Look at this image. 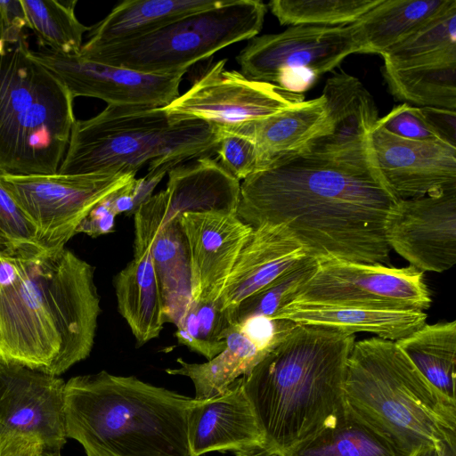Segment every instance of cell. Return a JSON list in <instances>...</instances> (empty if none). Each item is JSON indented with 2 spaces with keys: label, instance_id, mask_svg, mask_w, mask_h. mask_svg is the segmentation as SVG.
Wrapping results in <instances>:
<instances>
[{
  "label": "cell",
  "instance_id": "36",
  "mask_svg": "<svg viewBox=\"0 0 456 456\" xmlns=\"http://www.w3.org/2000/svg\"><path fill=\"white\" fill-rule=\"evenodd\" d=\"M175 326V337L179 344L210 360L224 349V338L231 324L217 300L191 299L187 312Z\"/></svg>",
  "mask_w": 456,
  "mask_h": 456
},
{
  "label": "cell",
  "instance_id": "28",
  "mask_svg": "<svg viewBox=\"0 0 456 456\" xmlns=\"http://www.w3.org/2000/svg\"><path fill=\"white\" fill-rule=\"evenodd\" d=\"M411 453L346 407V413L334 426L278 456H410Z\"/></svg>",
  "mask_w": 456,
  "mask_h": 456
},
{
  "label": "cell",
  "instance_id": "37",
  "mask_svg": "<svg viewBox=\"0 0 456 456\" xmlns=\"http://www.w3.org/2000/svg\"><path fill=\"white\" fill-rule=\"evenodd\" d=\"M0 242L12 251H44L37 240L35 225L0 186Z\"/></svg>",
  "mask_w": 456,
  "mask_h": 456
},
{
  "label": "cell",
  "instance_id": "20",
  "mask_svg": "<svg viewBox=\"0 0 456 456\" xmlns=\"http://www.w3.org/2000/svg\"><path fill=\"white\" fill-rule=\"evenodd\" d=\"M305 256L285 224H264L253 228L217 300L221 309L236 306Z\"/></svg>",
  "mask_w": 456,
  "mask_h": 456
},
{
  "label": "cell",
  "instance_id": "3",
  "mask_svg": "<svg viewBox=\"0 0 456 456\" xmlns=\"http://www.w3.org/2000/svg\"><path fill=\"white\" fill-rule=\"evenodd\" d=\"M354 342V334L296 323L242 377L263 436V456H278L345 416V379Z\"/></svg>",
  "mask_w": 456,
  "mask_h": 456
},
{
  "label": "cell",
  "instance_id": "16",
  "mask_svg": "<svg viewBox=\"0 0 456 456\" xmlns=\"http://www.w3.org/2000/svg\"><path fill=\"white\" fill-rule=\"evenodd\" d=\"M66 382L0 358V431L38 437L45 451L61 452L67 443Z\"/></svg>",
  "mask_w": 456,
  "mask_h": 456
},
{
  "label": "cell",
  "instance_id": "5",
  "mask_svg": "<svg viewBox=\"0 0 456 456\" xmlns=\"http://www.w3.org/2000/svg\"><path fill=\"white\" fill-rule=\"evenodd\" d=\"M346 407L410 452L456 441V403L436 389L395 341H355L344 386Z\"/></svg>",
  "mask_w": 456,
  "mask_h": 456
},
{
  "label": "cell",
  "instance_id": "33",
  "mask_svg": "<svg viewBox=\"0 0 456 456\" xmlns=\"http://www.w3.org/2000/svg\"><path fill=\"white\" fill-rule=\"evenodd\" d=\"M27 26L39 44L61 53H79L83 35L90 27L76 16V0H20Z\"/></svg>",
  "mask_w": 456,
  "mask_h": 456
},
{
  "label": "cell",
  "instance_id": "22",
  "mask_svg": "<svg viewBox=\"0 0 456 456\" xmlns=\"http://www.w3.org/2000/svg\"><path fill=\"white\" fill-rule=\"evenodd\" d=\"M427 317L423 311L291 302L273 320L322 326L354 335L371 333L383 339L396 341L422 327Z\"/></svg>",
  "mask_w": 456,
  "mask_h": 456
},
{
  "label": "cell",
  "instance_id": "39",
  "mask_svg": "<svg viewBox=\"0 0 456 456\" xmlns=\"http://www.w3.org/2000/svg\"><path fill=\"white\" fill-rule=\"evenodd\" d=\"M376 126L393 135L403 139L439 140L425 123L420 115L419 108L408 103L395 106L387 115L379 118Z\"/></svg>",
  "mask_w": 456,
  "mask_h": 456
},
{
  "label": "cell",
  "instance_id": "2",
  "mask_svg": "<svg viewBox=\"0 0 456 456\" xmlns=\"http://www.w3.org/2000/svg\"><path fill=\"white\" fill-rule=\"evenodd\" d=\"M100 296L94 267L69 249L0 247V358L60 376L93 349Z\"/></svg>",
  "mask_w": 456,
  "mask_h": 456
},
{
  "label": "cell",
  "instance_id": "19",
  "mask_svg": "<svg viewBox=\"0 0 456 456\" xmlns=\"http://www.w3.org/2000/svg\"><path fill=\"white\" fill-rule=\"evenodd\" d=\"M189 456L232 452L235 456H263V436L242 377L223 394L194 402L187 421Z\"/></svg>",
  "mask_w": 456,
  "mask_h": 456
},
{
  "label": "cell",
  "instance_id": "42",
  "mask_svg": "<svg viewBox=\"0 0 456 456\" xmlns=\"http://www.w3.org/2000/svg\"><path fill=\"white\" fill-rule=\"evenodd\" d=\"M42 441L31 435L0 431V456H42Z\"/></svg>",
  "mask_w": 456,
  "mask_h": 456
},
{
  "label": "cell",
  "instance_id": "11",
  "mask_svg": "<svg viewBox=\"0 0 456 456\" xmlns=\"http://www.w3.org/2000/svg\"><path fill=\"white\" fill-rule=\"evenodd\" d=\"M423 273L411 265L322 259L292 302L424 312L431 294Z\"/></svg>",
  "mask_w": 456,
  "mask_h": 456
},
{
  "label": "cell",
  "instance_id": "7",
  "mask_svg": "<svg viewBox=\"0 0 456 456\" xmlns=\"http://www.w3.org/2000/svg\"><path fill=\"white\" fill-rule=\"evenodd\" d=\"M74 98L29 56L26 37L0 53V174H55L76 121Z\"/></svg>",
  "mask_w": 456,
  "mask_h": 456
},
{
  "label": "cell",
  "instance_id": "32",
  "mask_svg": "<svg viewBox=\"0 0 456 456\" xmlns=\"http://www.w3.org/2000/svg\"><path fill=\"white\" fill-rule=\"evenodd\" d=\"M381 56L393 69L456 63V4Z\"/></svg>",
  "mask_w": 456,
  "mask_h": 456
},
{
  "label": "cell",
  "instance_id": "6",
  "mask_svg": "<svg viewBox=\"0 0 456 456\" xmlns=\"http://www.w3.org/2000/svg\"><path fill=\"white\" fill-rule=\"evenodd\" d=\"M219 135L208 123L175 120L162 108L107 105L99 114L76 120L57 173L168 172L192 159L215 154Z\"/></svg>",
  "mask_w": 456,
  "mask_h": 456
},
{
  "label": "cell",
  "instance_id": "47",
  "mask_svg": "<svg viewBox=\"0 0 456 456\" xmlns=\"http://www.w3.org/2000/svg\"><path fill=\"white\" fill-rule=\"evenodd\" d=\"M42 456H61V452L45 451Z\"/></svg>",
  "mask_w": 456,
  "mask_h": 456
},
{
  "label": "cell",
  "instance_id": "4",
  "mask_svg": "<svg viewBox=\"0 0 456 456\" xmlns=\"http://www.w3.org/2000/svg\"><path fill=\"white\" fill-rule=\"evenodd\" d=\"M193 402L134 376H76L65 384L66 435L86 456H189Z\"/></svg>",
  "mask_w": 456,
  "mask_h": 456
},
{
  "label": "cell",
  "instance_id": "45",
  "mask_svg": "<svg viewBox=\"0 0 456 456\" xmlns=\"http://www.w3.org/2000/svg\"><path fill=\"white\" fill-rule=\"evenodd\" d=\"M410 456H440V454L436 444L419 447L413 451Z\"/></svg>",
  "mask_w": 456,
  "mask_h": 456
},
{
  "label": "cell",
  "instance_id": "12",
  "mask_svg": "<svg viewBox=\"0 0 456 456\" xmlns=\"http://www.w3.org/2000/svg\"><path fill=\"white\" fill-rule=\"evenodd\" d=\"M226 61L213 64L189 90L162 109L175 120H202L218 133L305 101L303 94L228 70Z\"/></svg>",
  "mask_w": 456,
  "mask_h": 456
},
{
  "label": "cell",
  "instance_id": "25",
  "mask_svg": "<svg viewBox=\"0 0 456 456\" xmlns=\"http://www.w3.org/2000/svg\"><path fill=\"white\" fill-rule=\"evenodd\" d=\"M455 4L456 0H381L355 21L362 40L360 53L383 55Z\"/></svg>",
  "mask_w": 456,
  "mask_h": 456
},
{
  "label": "cell",
  "instance_id": "10",
  "mask_svg": "<svg viewBox=\"0 0 456 456\" xmlns=\"http://www.w3.org/2000/svg\"><path fill=\"white\" fill-rule=\"evenodd\" d=\"M135 175L125 173L3 175L0 186L29 218L45 251L65 248L101 200Z\"/></svg>",
  "mask_w": 456,
  "mask_h": 456
},
{
  "label": "cell",
  "instance_id": "18",
  "mask_svg": "<svg viewBox=\"0 0 456 456\" xmlns=\"http://www.w3.org/2000/svg\"><path fill=\"white\" fill-rule=\"evenodd\" d=\"M370 140L379 169L400 200L456 191V147L400 138L376 125Z\"/></svg>",
  "mask_w": 456,
  "mask_h": 456
},
{
  "label": "cell",
  "instance_id": "15",
  "mask_svg": "<svg viewBox=\"0 0 456 456\" xmlns=\"http://www.w3.org/2000/svg\"><path fill=\"white\" fill-rule=\"evenodd\" d=\"M394 249L421 272L442 273L456 263V191L400 200L385 224Z\"/></svg>",
  "mask_w": 456,
  "mask_h": 456
},
{
  "label": "cell",
  "instance_id": "35",
  "mask_svg": "<svg viewBox=\"0 0 456 456\" xmlns=\"http://www.w3.org/2000/svg\"><path fill=\"white\" fill-rule=\"evenodd\" d=\"M381 0H273L281 25L344 26L355 22Z\"/></svg>",
  "mask_w": 456,
  "mask_h": 456
},
{
  "label": "cell",
  "instance_id": "17",
  "mask_svg": "<svg viewBox=\"0 0 456 456\" xmlns=\"http://www.w3.org/2000/svg\"><path fill=\"white\" fill-rule=\"evenodd\" d=\"M178 221L188 247L191 299L216 302L253 228L235 213L189 212Z\"/></svg>",
  "mask_w": 456,
  "mask_h": 456
},
{
  "label": "cell",
  "instance_id": "21",
  "mask_svg": "<svg viewBox=\"0 0 456 456\" xmlns=\"http://www.w3.org/2000/svg\"><path fill=\"white\" fill-rule=\"evenodd\" d=\"M226 132L241 134L254 142L260 171L305 151L315 140L329 134L325 100L322 95L305 100L281 112L246 122Z\"/></svg>",
  "mask_w": 456,
  "mask_h": 456
},
{
  "label": "cell",
  "instance_id": "30",
  "mask_svg": "<svg viewBox=\"0 0 456 456\" xmlns=\"http://www.w3.org/2000/svg\"><path fill=\"white\" fill-rule=\"evenodd\" d=\"M420 374L444 396L456 403V322L424 324L395 341Z\"/></svg>",
  "mask_w": 456,
  "mask_h": 456
},
{
  "label": "cell",
  "instance_id": "14",
  "mask_svg": "<svg viewBox=\"0 0 456 456\" xmlns=\"http://www.w3.org/2000/svg\"><path fill=\"white\" fill-rule=\"evenodd\" d=\"M29 56L50 71L72 97L102 100L108 105L162 108L179 96L185 73L156 75L96 62L77 54L49 49Z\"/></svg>",
  "mask_w": 456,
  "mask_h": 456
},
{
  "label": "cell",
  "instance_id": "9",
  "mask_svg": "<svg viewBox=\"0 0 456 456\" xmlns=\"http://www.w3.org/2000/svg\"><path fill=\"white\" fill-rule=\"evenodd\" d=\"M362 40L355 22L340 26L295 25L256 36L236 57L248 78L302 94L318 77L333 70Z\"/></svg>",
  "mask_w": 456,
  "mask_h": 456
},
{
  "label": "cell",
  "instance_id": "34",
  "mask_svg": "<svg viewBox=\"0 0 456 456\" xmlns=\"http://www.w3.org/2000/svg\"><path fill=\"white\" fill-rule=\"evenodd\" d=\"M318 261L305 256L264 289L242 300L236 306L224 310L231 325L251 317L273 320L276 314L291 303L302 287L314 274Z\"/></svg>",
  "mask_w": 456,
  "mask_h": 456
},
{
  "label": "cell",
  "instance_id": "23",
  "mask_svg": "<svg viewBox=\"0 0 456 456\" xmlns=\"http://www.w3.org/2000/svg\"><path fill=\"white\" fill-rule=\"evenodd\" d=\"M118 309L137 346L157 338L166 322L162 293L150 248L134 255L114 280Z\"/></svg>",
  "mask_w": 456,
  "mask_h": 456
},
{
  "label": "cell",
  "instance_id": "27",
  "mask_svg": "<svg viewBox=\"0 0 456 456\" xmlns=\"http://www.w3.org/2000/svg\"><path fill=\"white\" fill-rule=\"evenodd\" d=\"M224 340V349L208 362L190 363L179 358V367L167 369L166 372L191 379L195 389L194 399L201 401L224 393L270 352L253 342L237 324L231 325Z\"/></svg>",
  "mask_w": 456,
  "mask_h": 456
},
{
  "label": "cell",
  "instance_id": "38",
  "mask_svg": "<svg viewBox=\"0 0 456 456\" xmlns=\"http://www.w3.org/2000/svg\"><path fill=\"white\" fill-rule=\"evenodd\" d=\"M215 154L219 164L239 181L259 169L258 155L254 142L236 133L221 131Z\"/></svg>",
  "mask_w": 456,
  "mask_h": 456
},
{
  "label": "cell",
  "instance_id": "13",
  "mask_svg": "<svg viewBox=\"0 0 456 456\" xmlns=\"http://www.w3.org/2000/svg\"><path fill=\"white\" fill-rule=\"evenodd\" d=\"M240 187V181L211 157L173 167L166 189L150 196L134 212V255L148 248L160 228L184 213L237 214Z\"/></svg>",
  "mask_w": 456,
  "mask_h": 456
},
{
  "label": "cell",
  "instance_id": "40",
  "mask_svg": "<svg viewBox=\"0 0 456 456\" xmlns=\"http://www.w3.org/2000/svg\"><path fill=\"white\" fill-rule=\"evenodd\" d=\"M116 216L110 195H109L97 203L81 221L76 230V234L83 232L92 238H96L112 232Z\"/></svg>",
  "mask_w": 456,
  "mask_h": 456
},
{
  "label": "cell",
  "instance_id": "1",
  "mask_svg": "<svg viewBox=\"0 0 456 456\" xmlns=\"http://www.w3.org/2000/svg\"><path fill=\"white\" fill-rule=\"evenodd\" d=\"M399 198L382 175L370 134L309 147L240 183L237 216L256 228L283 224L316 260L389 265L385 224Z\"/></svg>",
  "mask_w": 456,
  "mask_h": 456
},
{
  "label": "cell",
  "instance_id": "24",
  "mask_svg": "<svg viewBox=\"0 0 456 456\" xmlns=\"http://www.w3.org/2000/svg\"><path fill=\"white\" fill-rule=\"evenodd\" d=\"M330 133L309 147H338L368 136L377 121L375 102L362 82L345 71L330 77L323 87Z\"/></svg>",
  "mask_w": 456,
  "mask_h": 456
},
{
  "label": "cell",
  "instance_id": "26",
  "mask_svg": "<svg viewBox=\"0 0 456 456\" xmlns=\"http://www.w3.org/2000/svg\"><path fill=\"white\" fill-rule=\"evenodd\" d=\"M224 0H126L89 29L87 45L118 42L155 31Z\"/></svg>",
  "mask_w": 456,
  "mask_h": 456
},
{
  "label": "cell",
  "instance_id": "31",
  "mask_svg": "<svg viewBox=\"0 0 456 456\" xmlns=\"http://www.w3.org/2000/svg\"><path fill=\"white\" fill-rule=\"evenodd\" d=\"M381 72L391 94L418 107L456 109V63L393 69ZM405 102V103H406Z\"/></svg>",
  "mask_w": 456,
  "mask_h": 456
},
{
  "label": "cell",
  "instance_id": "41",
  "mask_svg": "<svg viewBox=\"0 0 456 456\" xmlns=\"http://www.w3.org/2000/svg\"><path fill=\"white\" fill-rule=\"evenodd\" d=\"M430 130L442 142L456 147V111L436 107H419Z\"/></svg>",
  "mask_w": 456,
  "mask_h": 456
},
{
  "label": "cell",
  "instance_id": "44",
  "mask_svg": "<svg viewBox=\"0 0 456 456\" xmlns=\"http://www.w3.org/2000/svg\"><path fill=\"white\" fill-rule=\"evenodd\" d=\"M440 456H456V441L436 443Z\"/></svg>",
  "mask_w": 456,
  "mask_h": 456
},
{
  "label": "cell",
  "instance_id": "29",
  "mask_svg": "<svg viewBox=\"0 0 456 456\" xmlns=\"http://www.w3.org/2000/svg\"><path fill=\"white\" fill-rule=\"evenodd\" d=\"M148 248L162 293L166 322L176 325L191 302L189 252L178 218L160 228Z\"/></svg>",
  "mask_w": 456,
  "mask_h": 456
},
{
  "label": "cell",
  "instance_id": "46",
  "mask_svg": "<svg viewBox=\"0 0 456 456\" xmlns=\"http://www.w3.org/2000/svg\"><path fill=\"white\" fill-rule=\"evenodd\" d=\"M7 47V45L4 41V21L0 12V53Z\"/></svg>",
  "mask_w": 456,
  "mask_h": 456
},
{
  "label": "cell",
  "instance_id": "8",
  "mask_svg": "<svg viewBox=\"0 0 456 456\" xmlns=\"http://www.w3.org/2000/svg\"><path fill=\"white\" fill-rule=\"evenodd\" d=\"M267 6L260 0H224L148 34L118 42L84 44L83 58L142 73H186L221 49L261 31Z\"/></svg>",
  "mask_w": 456,
  "mask_h": 456
},
{
  "label": "cell",
  "instance_id": "43",
  "mask_svg": "<svg viewBox=\"0 0 456 456\" xmlns=\"http://www.w3.org/2000/svg\"><path fill=\"white\" fill-rule=\"evenodd\" d=\"M0 12L4 21L5 44L14 45L25 38L22 30L27 22L20 0L0 1Z\"/></svg>",
  "mask_w": 456,
  "mask_h": 456
}]
</instances>
